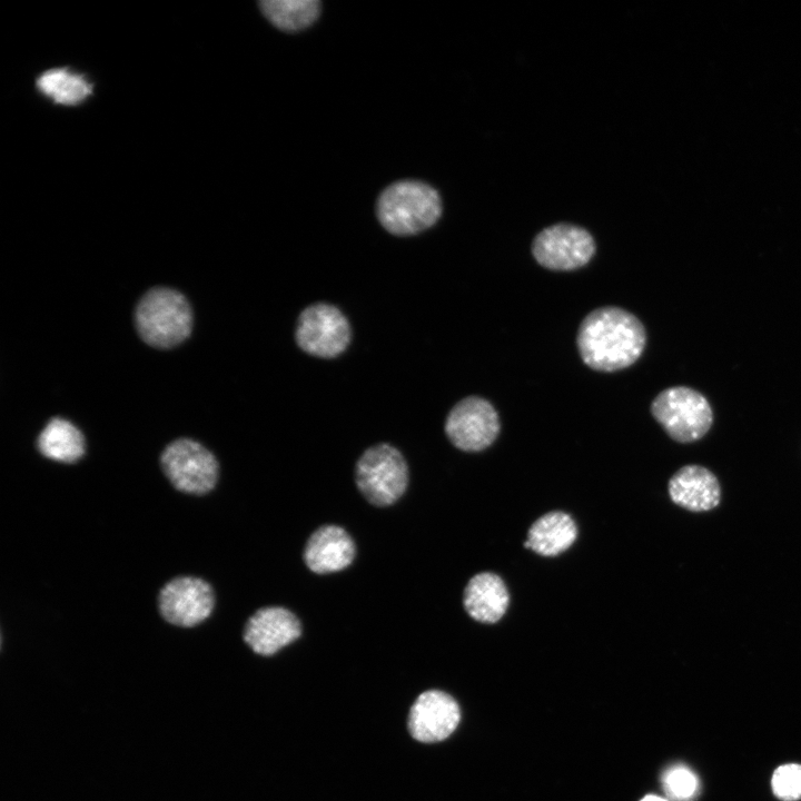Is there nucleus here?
Returning a JSON list of instances; mask_svg holds the SVG:
<instances>
[{"label": "nucleus", "instance_id": "1", "mask_svg": "<svg viewBox=\"0 0 801 801\" xmlns=\"http://www.w3.org/2000/svg\"><path fill=\"white\" fill-rule=\"evenodd\" d=\"M642 323L625 309L606 306L582 320L577 347L582 360L600 372L623 369L635 363L645 347Z\"/></svg>", "mask_w": 801, "mask_h": 801}, {"label": "nucleus", "instance_id": "2", "mask_svg": "<svg viewBox=\"0 0 801 801\" xmlns=\"http://www.w3.org/2000/svg\"><path fill=\"white\" fill-rule=\"evenodd\" d=\"M438 191L419 180H399L387 186L376 201L382 227L395 236H413L433 227L442 216Z\"/></svg>", "mask_w": 801, "mask_h": 801}, {"label": "nucleus", "instance_id": "3", "mask_svg": "<svg viewBox=\"0 0 801 801\" xmlns=\"http://www.w3.org/2000/svg\"><path fill=\"white\" fill-rule=\"evenodd\" d=\"M135 324L145 343L156 348H171L191 332V307L181 293L168 287H154L138 301Z\"/></svg>", "mask_w": 801, "mask_h": 801}, {"label": "nucleus", "instance_id": "4", "mask_svg": "<svg viewBox=\"0 0 801 801\" xmlns=\"http://www.w3.org/2000/svg\"><path fill=\"white\" fill-rule=\"evenodd\" d=\"M356 484L365 498L377 506L395 503L406 491L408 467L400 452L386 443L367 448L355 469Z\"/></svg>", "mask_w": 801, "mask_h": 801}, {"label": "nucleus", "instance_id": "5", "mask_svg": "<svg viewBox=\"0 0 801 801\" xmlns=\"http://www.w3.org/2000/svg\"><path fill=\"white\" fill-rule=\"evenodd\" d=\"M656 422L676 442L691 443L703 437L713 421L712 409L699 392L674 386L662 390L652 402Z\"/></svg>", "mask_w": 801, "mask_h": 801}, {"label": "nucleus", "instance_id": "6", "mask_svg": "<svg viewBox=\"0 0 801 801\" xmlns=\"http://www.w3.org/2000/svg\"><path fill=\"white\" fill-rule=\"evenodd\" d=\"M160 465L172 486L187 494L204 495L218 479L219 467L214 454L190 438L169 443L160 455Z\"/></svg>", "mask_w": 801, "mask_h": 801}, {"label": "nucleus", "instance_id": "7", "mask_svg": "<svg viewBox=\"0 0 801 801\" xmlns=\"http://www.w3.org/2000/svg\"><path fill=\"white\" fill-rule=\"evenodd\" d=\"M350 337L346 316L332 304H312L297 318L296 343L312 356L334 358L347 348Z\"/></svg>", "mask_w": 801, "mask_h": 801}, {"label": "nucleus", "instance_id": "8", "mask_svg": "<svg viewBox=\"0 0 801 801\" xmlns=\"http://www.w3.org/2000/svg\"><path fill=\"white\" fill-rule=\"evenodd\" d=\"M595 251L594 239L582 227L556 224L540 231L533 240L536 261L552 270H573L586 265Z\"/></svg>", "mask_w": 801, "mask_h": 801}, {"label": "nucleus", "instance_id": "9", "mask_svg": "<svg viewBox=\"0 0 801 801\" xmlns=\"http://www.w3.org/2000/svg\"><path fill=\"white\" fill-rule=\"evenodd\" d=\"M445 433L454 446L465 452L488 447L500 433V419L494 406L478 396L459 400L448 413Z\"/></svg>", "mask_w": 801, "mask_h": 801}, {"label": "nucleus", "instance_id": "10", "mask_svg": "<svg viewBox=\"0 0 801 801\" xmlns=\"http://www.w3.org/2000/svg\"><path fill=\"white\" fill-rule=\"evenodd\" d=\"M215 595L211 585L196 576H178L168 581L158 595L160 615L168 623L192 627L209 617Z\"/></svg>", "mask_w": 801, "mask_h": 801}, {"label": "nucleus", "instance_id": "11", "mask_svg": "<svg viewBox=\"0 0 801 801\" xmlns=\"http://www.w3.org/2000/svg\"><path fill=\"white\" fill-rule=\"evenodd\" d=\"M459 719V706L449 694L429 690L423 692L411 708L408 729L415 740L434 743L449 736Z\"/></svg>", "mask_w": 801, "mask_h": 801}, {"label": "nucleus", "instance_id": "12", "mask_svg": "<svg viewBox=\"0 0 801 801\" xmlns=\"http://www.w3.org/2000/svg\"><path fill=\"white\" fill-rule=\"evenodd\" d=\"M301 634L299 620L281 606L257 610L244 627V641L257 654L269 656L293 643Z\"/></svg>", "mask_w": 801, "mask_h": 801}, {"label": "nucleus", "instance_id": "13", "mask_svg": "<svg viewBox=\"0 0 801 801\" xmlns=\"http://www.w3.org/2000/svg\"><path fill=\"white\" fill-rule=\"evenodd\" d=\"M355 557V544L340 526L324 525L307 540L304 561L317 574H327L346 568Z\"/></svg>", "mask_w": 801, "mask_h": 801}, {"label": "nucleus", "instance_id": "14", "mask_svg": "<svg viewBox=\"0 0 801 801\" xmlns=\"http://www.w3.org/2000/svg\"><path fill=\"white\" fill-rule=\"evenodd\" d=\"M668 488L676 505L692 512L710 511L719 504L721 497L718 478L700 465L680 468L670 478Z\"/></svg>", "mask_w": 801, "mask_h": 801}, {"label": "nucleus", "instance_id": "15", "mask_svg": "<svg viewBox=\"0 0 801 801\" xmlns=\"http://www.w3.org/2000/svg\"><path fill=\"white\" fill-rule=\"evenodd\" d=\"M463 604L467 614L481 623H496L505 614L510 594L504 581L495 573L482 572L469 578Z\"/></svg>", "mask_w": 801, "mask_h": 801}, {"label": "nucleus", "instance_id": "16", "mask_svg": "<svg viewBox=\"0 0 801 801\" xmlns=\"http://www.w3.org/2000/svg\"><path fill=\"white\" fill-rule=\"evenodd\" d=\"M577 537L574 520L561 511L548 512L528 528L524 547L542 556H556L572 546Z\"/></svg>", "mask_w": 801, "mask_h": 801}, {"label": "nucleus", "instance_id": "17", "mask_svg": "<svg viewBox=\"0 0 801 801\" xmlns=\"http://www.w3.org/2000/svg\"><path fill=\"white\" fill-rule=\"evenodd\" d=\"M37 447L47 458L61 463H75L85 454V438L72 423L55 417L39 434Z\"/></svg>", "mask_w": 801, "mask_h": 801}, {"label": "nucleus", "instance_id": "18", "mask_svg": "<svg viewBox=\"0 0 801 801\" xmlns=\"http://www.w3.org/2000/svg\"><path fill=\"white\" fill-rule=\"evenodd\" d=\"M38 91L52 102L62 106L82 103L92 93L91 82L81 73L68 68L43 71L36 80Z\"/></svg>", "mask_w": 801, "mask_h": 801}, {"label": "nucleus", "instance_id": "19", "mask_svg": "<svg viewBox=\"0 0 801 801\" xmlns=\"http://www.w3.org/2000/svg\"><path fill=\"white\" fill-rule=\"evenodd\" d=\"M258 6L270 23L286 32L312 26L322 12L318 0H261Z\"/></svg>", "mask_w": 801, "mask_h": 801}, {"label": "nucleus", "instance_id": "20", "mask_svg": "<svg viewBox=\"0 0 801 801\" xmlns=\"http://www.w3.org/2000/svg\"><path fill=\"white\" fill-rule=\"evenodd\" d=\"M666 793L675 801L691 800L698 792L699 781L695 774L683 765H675L663 778Z\"/></svg>", "mask_w": 801, "mask_h": 801}, {"label": "nucleus", "instance_id": "21", "mask_svg": "<svg viewBox=\"0 0 801 801\" xmlns=\"http://www.w3.org/2000/svg\"><path fill=\"white\" fill-rule=\"evenodd\" d=\"M771 785L773 793L781 800L801 799V764L779 767L772 775Z\"/></svg>", "mask_w": 801, "mask_h": 801}, {"label": "nucleus", "instance_id": "22", "mask_svg": "<svg viewBox=\"0 0 801 801\" xmlns=\"http://www.w3.org/2000/svg\"><path fill=\"white\" fill-rule=\"evenodd\" d=\"M641 801H668V800L662 799V798H660V797H657V795H646V797L643 798Z\"/></svg>", "mask_w": 801, "mask_h": 801}]
</instances>
